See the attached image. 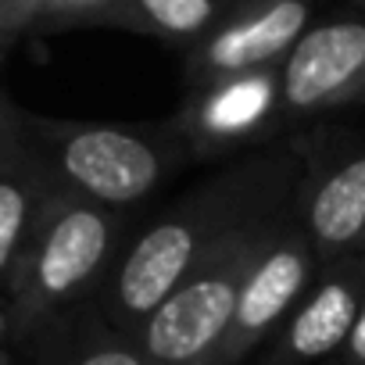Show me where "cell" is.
Here are the masks:
<instances>
[{"label": "cell", "instance_id": "cell-19", "mask_svg": "<svg viewBox=\"0 0 365 365\" xmlns=\"http://www.w3.org/2000/svg\"><path fill=\"white\" fill-rule=\"evenodd\" d=\"M344 8H351V11H365V0H344Z\"/></svg>", "mask_w": 365, "mask_h": 365}, {"label": "cell", "instance_id": "cell-9", "mask_svg": "<svg viewBox=\"0 0 365 365\" xmlns=\"http://www.w3.org/2000/svg\"><path fill=\"white\" fill-rule=\"evenodd\" d=\"M319 269H322V258L294 215L262 247L258 262L251 265L233 322L212 365H244L258 347H265L272 333L283 326V319L294 312V304L304 297V290L315 283Z\"/></svg>", "mask_w": 365, "mask_h": 365}, {"label": "cell", "instance_id": "cell-1", "mask_svg": "<svg viewBox=\"0 0 365 365\" xmlns=\"http://www.w3.org/2000/svg\"><path fill=\"white\" fill-rule=\"evenodd\" d=\"M304 158V136L272 143L226 161L205 182L187 190L125 244L118 265L93 301L101 315L133 336L182 279H190L233 240L297 215Z\"/></svg>", "mask_w": 365, "mask_h": 365}, {"label": "cell", "instance_id": "cell-16", "mask_svg": "<svg viewBox=\"0 0 365 365\" xmlns=\"http://www.w3.org/2000/svg\"><path fill=\"white\" fill-rule=\"evenodd\" d=\"M340 358H344V365H365V308H361V319H358L347 347L340 351Z\"/></svg>", "mask_w": 365, "mask_h": 365}, {"label": "cell", "instance_id": "cell-6", "mask_svg": "<svg viewBox=\"0 0 365 365\" xmlns=\"http://www.w3.org/2000/svg\"><path fill=\"white\" fill-rule=\"evenodd\" d=\"M297 222L322 262L365 255V133L304 136Z\"/></svg>", "mask_w": 365, "mask_h": 365}, {"label": "cell", "instance_id": "cell-8", "mask_svg": "<svg viewBox=\"0 0 365 365\" xmlns=\"http://www.w3.org/2000/svg\"><path fill=\"white\" fill-rule=\"evenodd\" d=\"M290 129L365 104V11L319 19L279 68Z\"/></svg>", "mask_w": 365, "mask_h": 365}, {"label": "cell", "instance_id": "cell-18", "mask_svg": "<svg viewBox=\"0 0 365 365\" xmlns=\"http://www.w3.org/2000/svg\"><path fill=\"white\" fill-rule=\"evenodd\" d=\"M0 365H19V358H15V351H11V347L0 351Z\"/></svg>", "mask_w": 365, "mask_h": 365}, {"label": "cell", "instance_id": "cell-14", "mask_svg": "<svg viewBox=\"0 0 365 365\" xmlns=\"http://www.w3.org/2000/svg\"><path fill=\"white\" fill-rule=\"evenodd\" d=\"M129 0H43L36 33L65 29H122Z\"/></svg>", "mask_w": 365, "mask_h": 365}, {"label": "cell", "instance_id": "cell-3", "mask_svg": "<svg viewBox=\"0 0 365 365\" xmlns=\"http://www.w3.org/2000/svg\"><path fill=\"white\" fill-rule=\"evenodd\" d=\"M26 118L54 187L111 212L129 215L190 165L172 115L158 122H72L26 111Z\"/></svg>", "mask_w": 365, "mask_h": 365}, {"label": "cell", "instance_id": "cell-15", "mask_svg": "<svg viewBox=\"0 0 365 365\" xmlns=\"http://www.w3.org/2000/svg\"><path fill=\"white\" fill-rule=\"evenodd\" d=\"M40 15H43V0H0V61L8 58V51L22 36L36 33Z\"/></svg>", "mask_w": 365, "mask_h": 365}, {"label": "cell", "instance_id": "cell-12", "mask_svg": "<svg viewBox=\"0 0 365 365\" xmlns=\"http://www.w3.org/2000/svg\"><path fill=\"white\" fill-rule=\"evenodd\" d=\"M29 344L36 347L33 365H154L129 333L101 315L93 301L54 319Z\"/></svg>", "mask_w": 365, "mask_h": 365}, {"label": "cell", "instance_id": "cell-10", "mask_svg": "<svg viewBox=\"0 0 365 365\" xmlns=\"http://www.w3.org/2000/svg\"><path fill=\"white\" fill-rule=\"evenodd\" d=\"M365 308V255L322 262L315 283L265 344L262 365H312L340 354Z\"/></svg>", "mask_w": 365, "mask_h": 365}, {"label": "cell", "instance_id": "cell-5", "mask_svg": "<svg viewBox=\"0 0 365 365\" xmlns=\"http://www.w3.org/2000/svg\"><path fill=\"white\" fill-rule=\"evenodd\" d=\"M172 122L187 140L190 161L197 165L265 150L290 129L279 68L187 86L179 108L172 111Z\"/></svg>", "mask_w": 365, "mask_h": 365}, {"label": "cell", "instance_id": "cell-7", "mask_svg": "<svg viewBox=\"0 0 365 365\" xmlns=\"http://www.w3.org/2000/svg\"><path fill=\"white\" fill-rule=\"evenodd\" d=\"M326 0H237L233 11L187 54L182 83L201 86L226 76L283 68L297 40L322 19Z\"/></svg>", "mask_w": 365, "mask_h": 365}, {"label": "cell", "instance_id": "cell-17", "mask_svg": "<svg viewBox=\"0 0 365 365\" xmlns=\"http://www.w3.org/2000/svg\"><path fill=\"white\" fill-rule=\"evenodd\" d=\"M15 344V322L8 315V308H0V351Z\"/></svg>", "mask_w": 365, "mask_h": 365}, {"label": "cell", "instance_id": "cell-13", "mask_svg": "<svg viewBox=\"0 0 365 365\" xmlns=\"http://www.w3.org/2000/svg\"><path fill=\"white\" fill-rule=\"evenodd\" d=\"M237 0H129L122 33L150 36L175 54L197 47L230 11Z\"/></svg>", "mask_w": 365, "mask_h": 365}, {"label": "cell", "instance_id": "cell-11", "mask_svg": "<svg viewBox=\"0 0 365 365\" xmlns=\"http://www.w3.org/2000/svg\"><path fill=\"white\" fill-rule=\"evenodd\" d=\"M51 190L54 179L29 133L26 108L0 90V294Z\"/></svg>", "mask_w": 365, "mask_h": 365}, {"label": "cell", "instance_id": "cell-2", "mask_svg": "<svg viewBox=\"0 0 365 365\" xmlns=\"http://www.w3.org/2000/svg\"><path fill=\"white\" fill-rule=\"evenodd\" d=\"M129 244V215L54 187L26 237L4 290L15 340H33L54 319L97 301Z\"/></svg>", "mask_w": 365, "mask_h": 365}, {"label": "cell", "instance_id": "cell-4", "mask_svg": "<svg viewBox=\"0 0 365 365\" xmlns=\"http://www.w3.org/2000/svg\"><path fill=\"white\" fill-rule=\"evenodd\" d=\"M294 219V215H290ZM287 219V222H290ZM255 230L205 262L190 279H182L133 333L154 365H212L226 329L233 322L244 279L258 262L262 247L287 226Z\"/></svg>", "mask_w": 365, "mask_h": 365}]
</instances>
